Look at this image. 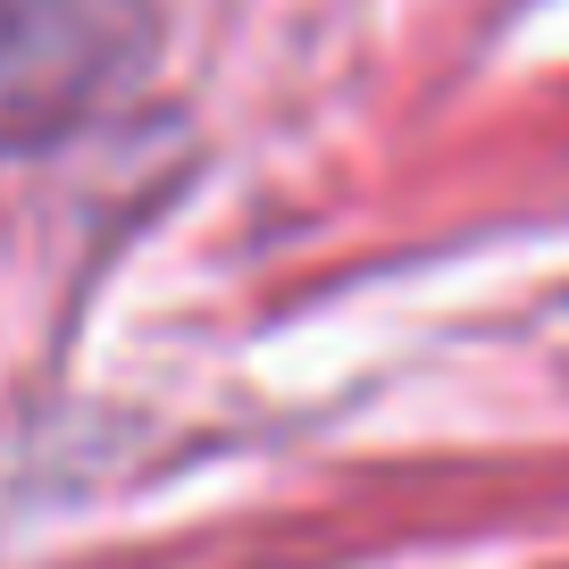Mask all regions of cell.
I'll list each match as a JSON object with an SVG mask.
<instances>
[{
  "label": "cell",
  "instance_id": "6da1fadb",
  "mask_svg": "<svg viewBox=\"0 0 569 569\" xmlns=\"http://www.w3.org/2000/svg\"><path fill=\"white\" fill-rule=\"evenodd\" d=\"M109 9L118 0H0V126L51 134L109 84Z\"/></svg>",
  "mask_w": 569,
  "mask_h": 569
}]
</instances>
